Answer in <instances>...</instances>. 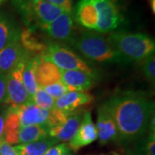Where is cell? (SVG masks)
<instances>
[{"mask_svg":"<svg viewBox=\"0 0 155 155\" xmlns=\"http://www.w3.org/2000/svg\"><path fill=\"white\" fill-rule=\"evenodd\" d=\"M116 122L119 140L132 141L143 137L154 118V103L143 93L126 91L103 104Z\"/></svg>","mask_w":155,"mask_h":155,"instance_id":"obj_1","label":"cell"},{"mask_svg":"<svg viewBox=\"0 0 155 155\" xmlns=\"http://www.w3.org/2000/svg\"><path fill=\"white\" fill-rule=\"evenodd\" d=\"M72 45L90 61L102 64H122L129 62L113 48L108 39L100 33L84 31L76 35Z\"/></svg>","mask_w":155,"mask_h":155,"instance_id":"obj_2","label":"cell"},{"mask_svg":"<svg viewBox=\"0 0 155 155\" xmlns=\"http://www.w3.org/2000/svg\"><path fill=\"white\" fill-rule=\"evenodd\" d=\"M107 39L113 48L129 63L142 62L154 54V40L146 34L119 30L111 32Z\"/></svg>","mask_w":155,"mask_h":155,"instance_id":"obj_3","label":"cell"},{"mask_svg":"<svg viewBox=\"0 0 155 155\" xmlns=\"http://www.w3.org/2000/svg\"><path fill=\"white\" fill-rule=\"evenodd\" d=\"M28 29L35 31L55 20L64 11L45 0H13Z\"/></svg>","mask_w":155,"mask_h":155,"instance_id":"obj_4","label":"cell"},{"mask_svg":"<svg viewBox=\"0 0 155 155\" xmlns=\"http://www.w3.org/2000/svg\"><path fill=\"white\" fill-rule=\"evenodd\" d=\"M41 57L53 63L62 71L78 70L97 77V73L88 63L73 51L60 43H48Z\"/></svg>","mask_w":155,"mask_h":155,"instance_id":"obj_5","label":"cell"},{"mask_svg":"<svg viewBox=\"0 0 155 155\" xmlns=\"http://www.w3.org/2000/svg\"><path fill=\"white\" fill-rule=\"evenodd\" d=\"M97 11L98 22L97 32L110 33L119 28L124 22L121 0H94Z\"/></svg>","mask_w":155,"mask_h":155,"instance_id":"obj_6","label":"cell"},{"mask_svg":"<svg viewBox=\"0 0 155 155\" xmlns=\"http://www.w3.org/2000/svg\"><path fill=\"white\" fill-rule=\"evenodd\" d=\"M28 57V56H27ZM26 57V58H27ZM25 60L6 75V104L11 107H20L32 101L22 80Z\"/></svg>","mask_w":155,"mask_h":155,"instance_id":"obj_7","label":"cell"},{"mask_svg":"<svg viewBox=\"0 0 155 155\" xmlns=\"http://www.w3.org/2000/svg\"><path fill=\"white\" fill-rule=\"evenodd\" d=\"M41 30L47 34L50 38L72 44L76 37L73 13L64 11L55 20L44 26Z\"/></svg>","mask_w":155,"mask_h":155,"instance_id":"obj_8","label":"cell"},{"mask_svg":"<svg viewBox=\"0 0 155 155\" xmlns=\"http://www.w3.org/2000/svg\"><path fill=\"white\" fill-rule=\"evenodd\" d=\"M28 54L21 44L20 38L13 41L0 51V73L7 75L24 61Z\"/></svg>","mask_w":155,"mask_h":155,"instance_id":"obj_9","label":"cell"},{"mask_svg":"<svg viewBox=\"0 0 155 155\" xmlns=\"http://www.w3.org/2000/svg\"><path fill=\"white\" fill-rule=\"evenodd\" d=\"M97 140V132L95 123L92 121L91 114L86 111L79 125L75 135L69 141L68 147L74 152H77L85 146L91 144Z\"/></svg>","mask_w":155,"mask_h":155,"instance_id":"obj_10","label":"cell"},{"mask_svg":"<svg viewBox=\"0 0 155 155\" xmlns=\"http://www.w3.org/2000/svg\"><path fill=\"white\" fill-rule=\"evenodd\" d=\"M17 110L21 127L41 125L45 126L49 130V110L40 108L34 104L33 101L17 107Z\"/></svg>","mask_w":155,"mask_h":155,"instance_id":"obj_11","label":"cell"},{"mask_svg":"<svg viewBox=\"0 0 155 155\" xmlns=\"http://www.w3.org/2000/svg\"><path fill=\"white\" fill-rule=\"evenodd\" d=\"M96 127L100 145H106L119 140V134L116 122L103 104L98 108Z\"/></svg>","mask_w":155,"mask_h":155,"instance_id":"obj_12","label":"cell"},{"mask_svg":"<svg viewBox=\"0 0 155 155\" xmlns=\"http://www.w3.org/2000/svg\"><path fill=\"white\" fill-rule=\"evenodd\" d=\"M96 78L95 76L78 70H61V81L69 91H87L95 85Z\"/></svg>","mask_w":155,"mask_h":155,"instance_id":"obj_13","label":"cell"},{"mask_svg":"<svg viewBox=\"0 0 155 155\" xmlns=\"http://www.w3.org/2000/svg\"><path fill=\"white\" fill-rule=\"evenodd\" d=\"M94 97L87 91H67L54 102V108L69 115L79 107L91 104Z\"/></svg>","mask_w":155,"mask_h":155,"instance_id":"obj_14","label":"cell"},{"mask_svg":"<svg viewBox=\"0 0 155 155\" xmlns=\"http://www.w3.org/2000/svg\"><path fill=\"white\" fill-rule=\"evenodd\" d=\"M83 116V114L78 111H74L69 114L67 120L61 125L50 129L48 136L56 140L58 142L70 141L78 131Z\"/></svg>","mask_w":155,"mask_h":155,"instance_id":"obj_15","label":"cell"},{"mask_svg":"<svg viewBox=\"0 0 155 155\" xmlns=\"http://www.w3.org/2000/svg\"><path fill=\"white\" fill-rule=\"evenodd\" d=\"M75 22L90 30H97L98 15L94 0H79L73 14Z\"/></svg>","mask_w":155,"mask_h":155,"instance_id":"obj_16","label":"cell"},{"mask_svg":"<svg viewBox=\"0 0 155 155\" xmlns=\"http://www.w3.org/2000/svg\"><path fill=\"white\" fill-rule=\"evenodd\" d=\"M35 80L38 87H44L61 81V70L49 61L38 56L35 67Z\"/></svg>","mask_w":155,"mask_h":155,"instance_id":"obj_17","label":"cell"},{"mask_svg":"<svg viewBox=\"0 0 155 155\" xmlns=\"http://www.w3.org/2000/svg\"><path fill=\"white\" fill-rule=\"evenodd\" d=\"M21 128V123L17 108L9 106L6 115L4 140L10 145H18V133Z\"/></svg>","mask_w":155,"mask_h":155,"instance_id":"obj_18","label":"cell"},{"mask_svg":"<svg viewBox=\"0 0 155 155\" xmlns=\"http://www.w3.org/2000/svg\"><path fill=\"white\" fill-rule=\"evenodd\" d=\"M37 60H38V56L28 54V57L25 59L23 70H22L23 84L31 100L39 88L35 80V67L37 64Z\"/></svg>","mask_w":155,"mask_h":155,"instance_id":"obj_19","label":"cell"},{"mask_svg":"<svg viewBox=\"0 0 155 155\" xmlns=\"http://www.w3.org/2000/svg\"><path fill=\"white\" fill-rule=\"evenodd\" d=\"M22 29L11 18L0 16V51L13 41L20 38Z\"/></svg>","mask_w":155,"mask_h":155,"instance_id":"obj_20","label":"cell"},{"mask_svg":"<svg viewBox=\"0 0 155 155\" xmlns=\"http://www.w3.org/2000/svg\"><path fill=\"white\" fill-rule=\"evenodd\" d=\"M57 143L58 141L56 140L48 137L30 143L18 144L14 147L19 155H43L50 147L55 146Z\"/></svg>","mask_w":155,"mask_h":155,"instance_id":"obj_21","label":"cell"},{"mask_svg":"<svg viewBox=\"0 0 155 155\" xmlns=\"http://www.w3.org/2000/svg\"><path fill=\"white\" fill-rule=\"evenodd\" d=\"M49 130L41 125L21 127L18 133V144H26L48 138Z\"/></svg>","mask_w":155,"mask_h":155,"instance_id":"obj_22","label":"cell"},{"mask_svg":"<svg viewBox=\"0 0 155 155\" xmlns=\"http://www.w3.org/2000/svg\"><path fill=\"white\" fill-rule=\"evenodd\" d=\"M154 118L150 123L147 134L139 143L137 155H155V130Z\"/></svg>","mask_w":155,"mask_h":155,"instance_id":"obj_23","label":"cell"},{"mask_svg":"<svg viewBox=\"0 0 155 155\" xmlns=\"http://www.w3.org/2000/svg\"><path fill=\"white\" fill-rule=\"evenodd\" d=\"M32 101L35 104L47 110H51L54 108L55 100L53 97H51L41 87H39L37 91L35 92V94L32 98Z\"/></svg>","mask_w":155,"mask_h":155,"instance_id":"obj_24","label":"cell"},{"mask_svg":"<svg viewBox=\"0 0 155 155\" xmlns=\"http://www.w3.org/2000/svg\"><path fill=\"white\" fill-rule=\"evenodd\" d=\"M142 72L146 78L151 84H154L155 80V57L154 54H151L142 61Z\"/></svg>","mask_w":155,"mask_h":155,"instance_id":"obj_25","label":"cell"},{"mask_svg":"<svg viewBox=\"0 0 155 155\" xmlns=\"http://www.w3.org/2000/svg\"><path fill=\"white\" fill-rule=\"evenodd\" d=\"M41 89H43L54 100L58 99L59 97H61L63 95L66 94L67 91H69L68 89L67 88V86L61 81L51 84L49 85L42 87Z\"/></svg>","mask_w":155,"mask_h":155,"instance_id":"obj_26","label":"cell"},{"mask_svg":"<svg viewBox=\"0 0 155 155\" xmlns=\"http://www.w3.org/2000/svg\"><path fill=\"white\" fill-rule=\"evenodd\" d=\"M67 12H72V0H45Z\"/></svg>","mask_w":155,"mask_h":155,"instance_id":"obj_27","label":"cell"},{"mask_svg":"<svg viewBox=\"0 0 155 155\" xmlns=\"http://www.w3.org/2000/svg\"><path fill=\"white\" fill-rule=\"evenodd\" d=\"M0 155H19L14 147L6 143L5 140L0 141Z\"/></svg>","mask_w":155,"mask_h":155,"instance_id":"obj_28","label":"cell"},{"mask_svg":"<svg viewBox=\"0 0 155 155\" xmlns=\"http://www.w3.org/2000/svg\"><path fill=\"white\" fill-rule=\"evenodd\" d=\"M67 148H69V147H68V145H67L66 143L55 145V146L50 147L43 155H61Z\"/></svg>","mask_w":155,"mask_h":155,"instance_id":"obj_29","label":"cell"},{"mask_svg":"<svg viewBox=\"0 0 155 155\" xmlns=\"http://www.w3.org/2000/svg\"><path fill=\"white\" fill-rule=\"evenodd\" d=\"M6 75L0 73V105L6 104Z\"/></svg>","mask_w":155,"mask_h":155,"instance_id":"obj_30","label":"cell"},{"mask_svg":"<svg viewBox=\"0 0 155 155\" xmlns=\"http://www.w3.org/2000/svg\"><path fill=\"white\" fill-rule=\"evenodd\" d=\"M8 108L9 107L0 110V141L4 140V131H5V118L8 112Z\"/></svg>","mask_w":155,"mask_h":155,"instance_id":"obj_31","label":"cell"},{"mask_svg":"<svg viewBox=\"0 0 155 155\" xmlns=\"http://www.w3.org/2000/svg\"><path fill=\"white\" fill-rule=\"evenodd\" d=\"M61 155H74L72 153V150L70 149V148H67L65 152H63Z\"/></svg>","mask_w":155,"mask_h":155,"instance_id":"obj_32","label":"cell"},{"mask_svg":"<svg viewBox=\"0 0 155 155\" xmlns=\"http://www.w3.org/2000/svg\"><path fill=\"white\" fill-rule=\"evenodd\" d=\"M112 155H119V154H117V153H113Z\"/></svg>","mask_w":155,"mask_h":155,"instance_id":"obj_33","label":"cell"},{"mask_svg":"<svg viewBox=\"0 0 155 155\" xmlns=\"http://www.w3.org/2000/svg\"><path fill=\"white\" fill-rule=\"evenodd\" d=\"M1 1H2V0H0V3H1Z\"/></svg>","mask_w":155,"mask_h":155,"instance_id":"obj_34","label":"cell"}]
</instances>
